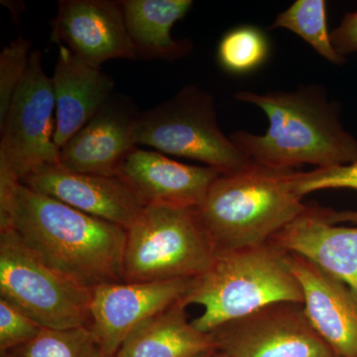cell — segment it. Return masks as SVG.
<instances>
[{
    "mask_svg": "<svg viewBox=\"0 0 357 357\" xmlns=\"http://www.w3.org/2000/svg\"><path fill=\"white\" fill-rule=\"evenodd\" d=\"M6 227H13L45 265L79 287L91 291L123 282L128 231L119 225L20 183L8 208L0 213V229Z\"/></svg>",
    "mask_w": 357,
    "mask_h": 357,
    "instance_id": "1",
    "label": "cell"
},
{
    "mask_svg": "<svg viewBox=\"0 0 357 357\" xmlns=\"http://www.w3.org/2000/svg\"><path fill=\"white\" fill-rule=\"evenodd\" d=\"M234 96L259 107L269 121L261 135L248 131L230 135L251 163L298 170L304 165L330 168L357 162V140L342 126L337 103L328 100L321 86L266 93L241 91Z\"/></svg>",
    "mask_w": 357,
    "mask_h": 357,
    "instance_id": "2",
    "label": "cell"
},
{
    "mask_svg": "<svg viewBox=\"0 0 357 357\" xmlns=\"http://www.w3.org/2000/svg\"><path fill=\"white\" fill-rule=\"evenodd\" d=\"M297 171L250 162L213 181L191 211L217 255L270 243L306 210L294 185Z\"/></svg>",
    "mask_w": 357,
    "mask_h": 357,
    "instance_id": "3",
    "label": "cell"
},
{
    "mask_svg": "<svg viewBox=\"0 0 357 357\" xmlns=\"http://www.w3.org/2000/svg\"><path fill=\"white\" fill-rule=\"evenodd\" d=\"M182 302L203 307L192 324L211 333L270 305H303V294L286 251L268 243L218 253L211 266L192 279Z\"/></svg>",
    "mask_w": 357,
    "mask_h": 357,
    "instance_id": "4",
    "label": "cell"
},
{
    "mask_svg": "<svg viewBox=\"0 0 357 357\" xmlns=\"http://www.w3.org/2000/svg\"><path fill=\"white\" fill-rule=\"evenodd\" d=\"M126 231L122 281L128 283L196 278L217 255L191 210L146 206Z\"/></svg>",
    "mask_w": 357,
    "mask_h": 357,
    "instance_id": "5",
    "label": "cell"
},
{
    "mask_svg": "<svg viewBox=\"0 0 357 357\" xmlns=\"http://www.w3.org/2000/svg\"><path fill=\"white\" fill-rule=\"evenodd\" d=\"M135 136L137 145L202 162L222 173L250 163L218 126L213 96L197 84H188L170 100L139 112Z\"/></svg>",
    "mask_w": 357,
    "mask_h": 357,
    "instance_id": "6",
    "label": "cell"
},
{
    "mask_svg": "<svg viewBox=\"0 0 357 357\" xmlns=\"http://www.w3.org/2000/svg\"><path fill=\"white\" fill-rule=\"evenodd\" d=\"M0 299L43 328L91 326V291L45 265L10 227L0 229Z\"/></svg>",
    "mask_w": 357,
    "mask_h": 357,
    "instance_id": "7",
    "label": "cell"
},
{
    "mask_svg": "<svg viewBox=\"0 0 357 357\" xmlns=\"http://www.w3.org/2000/svg\"><path fill=\"white\" fill-rule=\"evenodd\" d=\"M56 100L52 79L42 65V53L32 52L25 77L16 89L0 124V156L8 162L20 183L39 169L59 164Z\"/></svg>",
    "mask_w": 357,
    "mask_h": 357,
    "instance_id": "8",
    "label": "cell"
},
{
    "mask_svg": "<svg viewBox=\"0 0 357 357\" xmlns=\"http://www.w3.org/2000/svg\"><path fill=\"white\" fill-rule=\"evenodd\" d=\"M215 349L231 357H337L301 304L263 307L211 333Z\"/></svg>",
    "mask_w": 357,
    "mask_h": 357,
    "instance_id": "9",
    "label": "cell"
},
{
    "mask_svg": "<svg viewBox=\"0 0 357 357\" xmlns=\"http://www.w3.org/2000/svg\"><path fill=\"white\" fill-rule=\"evenodd\" d=\"M192 279L116 282L93 289L89 328L100 351L105 356H115L136 326L182 300Z\"/></svg>",
    "mask_w": 357,
    "mask_h": 357,
    "instance_id": "10",
    "label": "cell"
},
{
    "mask_svg": "<svg viewBox=\"0 0 357 357\" xmlns=\"http://www.w3.org/2000/svg\"><path fill=\"white\" fill-rule=\"evenodd\" d=\"M51 40L98 68L110 60L137 59L121 1L61 0Z\"/></svg>",
    "mask_w": 357,
    "mask_h": 357,
    "instance_id": "11",
    "label": "cell"
},
{
    "mask_svg": "<svg viewBox=\"0 0 357 357\" xmlns=\"http://www.w3.org/2000/svg\"><path fill=\"white\" fill-rule=\"evenodd\" d=\"M138 114L130 100L112 96L61 148L59 165L72 172L116 177L124 160L138 147Z\"/></svg>",
    "mask_w": 357,
    "mask_h": 357,
    "instance_id": "12",
    "label": "cell"
},
{
    "mask_svg": "<svg viewBox=\"0 0 357 357\" xmlns=\"http://www.w3.org/2000/svg\"><path fill=\"white\" fill-rule=\"evenodd\" d=\"M21 183L126 229L133 225L145 206L119 178L72 172L59 164L45 166Z\"/></svg>",
    "mask_w": 357,
    "mask_h": 357,
    "instance_id": "13",
    "label": "cell"
},
{
    "mask_svg": "<svg viewBox=\"0 0 357 357\" xmlns=\"http://www.w3.org/2000/svg\"><path fill=\"white\" fill-rule=\"evenodd\" d=\"M222 173L213 167L188 165L137 147L119 167L116 177L145 206L159 204L192 210Z\"/></svg>",
    "mask_w": 357,
    "mask_h": 357,
    "instance_id": "14",
    "label": "cell"
},
{
    "mask_svg": "<svg viewBox=\"0 0 357 357\" xmlns=\"http://www.w3.org/2000/svg\"><path fill=\"white\" fill-rule=\"evenodd\" d=\"M286 253L302 290L305 314L314 330L337 357H357L356 296L306 258Z\"/></svg>",
    "mask_w": 357,
    "mask_h": 357,
    "instance_id": "15",
    "label": "cell"
},
{
    "mask_svg": "<svg viewBox=\"0 0 357 357\" xmlns=\"http://www.w3.org/2000/svg\"><path fill=\"white\" fill-rule=\"evenodd\" d=\"M270 243L306 258L357 297V225H333L326 220L321 208L307 206Z\"/></svg>",
    "mask_w": 357,
    "mask_h": 357,
    "instance_id": "16",
    "label": "cell"
},
{
    "mask_svg": "<svg viewBox=\"0 0 357 357\" xmlns=\"http://www.w3.org/2000/svg\"><path fill=\"white\" fill-rule=\"evenodd\" d=\"M51 79L56 100L54 140L60 150L109 102L115 83L100 68L84 62L65 46H59Z\"/></svg>",
    "mask_w": 357,
    "mask_h": 357,
    "instance_id": "17",
    "label": "cell"
},
{
    "mask_svg": "<svg viewBox=\"0 0 357 357\" xmlns=\"http://www.w3.org/2000/svg\"><path fill=\"white\" fill-rule=\"evenodd\" d=\"M185 310L180 300L143 321L129 333L115 357H199L217 351L211 333L197 330Z\"/></svg>",
    "mask_w": 357,
    "mask_h": 357,
    "instance_id": "18",
    "label": "cell"
},
{
    "mask_svg": "<svg viewBox=\"0 0 357 357\" xmlns=\"http://www.w3.org/2000/svg\"><path fill=\"white\" fill-rule=\"evenodd\" d=\"M192 0H121L124 20L137 59L176 61L192 50L189 40L173 38L177 21L191 10Z\"/></svg>",
    "mask_w": 357,
    "mask_h": 357,
    "instance_id": "19",
    "label": "cell"
},
{
    "mask_svg": "<svg viewBox=\"0 0 357 357\" xmlns=\"http://www.w3.org/2000/svg\"><path fill=\"white\" fill-rule=\"evenodd\" d=\"M271 28H282L299 35L319 56L333 65L345 62V57L337 53L331 40L325 0H297L276 16Z\"/></svg>",
    "mask_w": 357,
    "mask_h": 357,
    "instance_id": "20",
    "label": "cell"
},
{
    "mask_svg": "<svg viewBox=\"0 0 357 357\" xmlns=\"http://www.w3.org/2000/svg\"><path fill=\"white\" fill-rule=\"evenodd\" d=\"M269 55L266 35L255 26L234 28L220 40L218 59L220 66L232 74H248L261 67Z\"/></svg>",
    "mask_w": 357,
    "mask_h": 357,
    "instance_id": "21",
    "label": "cell"
},
{
    "mask_svg": "<svg viewBox=\"0 0 357 357\" xmlns=\"http://www.w3.org/2000/svg\"><path fill=\"white\" fill-rule=\"evenodd\" d=\"M18 357H96L100 351L89 326L46 328L31 342L13 351Z\"/></svg>",
    "mask_w": 357,
    "mask_h": 357,
    "instance_id": "22",
    "label": "cell"
},
{
    "mask_svg": "<svg viewBox=\"0 0 357 357\" xmlns=\"http://www.w3.org/2000/svg\"><path fill=\"white\" fill-rule=\"evenodd\" d=\"M32 44L20 36L0 53V124L6 119L14 93L27 72Z\"/></svg>",
    "mask_w": 357,
    "mask_h": 357,
    "instance_id": "23",
    "label": "cell"
},
{
    "mask_svg": "<svg viewBox=\"0 0 357 357\" xmlns=\"http://www.w3.org/2000/svg\"><path fill=\"white\" fill-rule=\"evenodd\" d=\"M294 185L301 198L311 192L328 189H349L357 191V162L330 168H316L309 172L297 171Z\"/></svg>",
    "mask_w": 357,
    "mask_h": 357,
    "instance_id": "24",
    "label": "cell"
},
{
    "mask_svg": "<svg viewBox=\"0 0 357 357\" xmlns=\"http://www.w3.org/2000/svg\"><path fill=\"white\" fill-rule=\"evenodd\" d=\"M36 321L0 299V351H13L31 342L43 330Z\"/></svg>",
    "mask_w": 357,
    "mask_h": 357,
    "instance_id": "25",
    "label": "cell"
},
{
    "mask_svg": "<svg viewBox=\"0 0 357 357\" xmlns=\"http://www.w3.org/2000/svg\"><path fill=\"white\" fill-rule=\"evenodd\" d=\"M331 40L338 54L345 56L357 52V11L347 13L340 24L331 33Z\"/></svg>",
    "mask_w": 357,
    "mask_h": 357,
    "instance_id": "26",
    "label": "cell"
},
{
    "mask_svg": "<svg viewBox=\"0 0 357 357\" xmlns=\"http://www.w3.org/2000/svg\"><path fill=\"white\" fill-rule=\"evenodd\" d=\"M326 220L333 225H340V223H352L357 225V211H333L321 208Z\"/></svg>",
    "mask_w": 357,
    "mask_h": 357,
    "instance_id": "27",
    "label": "cell"
},
{
    "mask_svg": "<svg viewBox=\"0 0 357 357\" xmlns=\"http://www.w3.org/2000/svg\"><path fill=\"white\" fill-rule=\"evenodd\" d=\"M1 357H18L13 351H7L1 354Z\"/></svg>",
    "mask_w": 357,
    "mask_h": 357,
    "instance_id": "28",
    "label": "cell"
},
{
    "mask_svg": "<svg viewBox=\"0 0 357 357\" xmlns=\"http://www.w3.org/2000/svg\"><path fill=\"white\" fill-rule=\"evenodd\" d=\"M217 356V351L208 352V354H204L199 357H215Z\"/></svg>",
    "mask_w": 357,
    "mask_h": 357,
    "instance_id": "29",
    "label": "cell"
},
{
    "mask_svg": "<svg viewBox=\"0 0 357 357\" xmlns=\"http://www.w3.org/2000/svg\"><path fill=\"white\" fill-rule=\"evenodd\" d=\"M96 357H115V356H105V354H102V352L98 351V354H96Z\"/></svg>",
    "mask_w": 357,
    "mask_h": 357,
    "instance_id": "30",
    "label": "cell"
},
{
    "mask_svg": "<svg viewBox=\"0 0 357 357\" xmlns=\"http://www.w3.org/2000/svg\"><path fill=\"white\" fill-rule=\"evenodd\" d=\"M215 357H231L229 356H227V354H222V352L217 351V356Z\"/></svg>",
    "mask_w": 357,
    "mask_h": 357,
    "instance_id": "31",
    "label": "cell"
}]
</instances>
